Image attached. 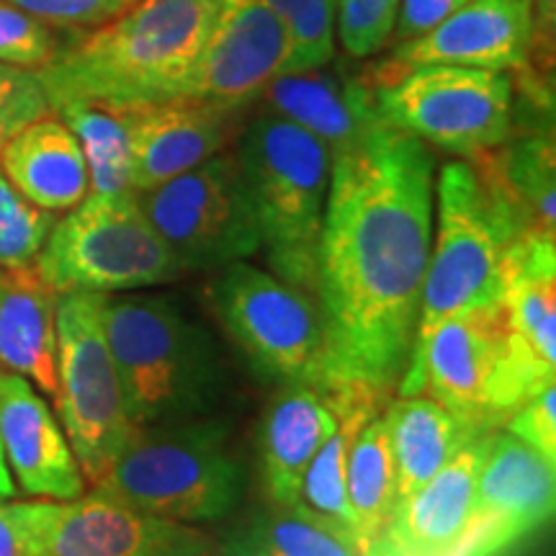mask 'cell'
Masks as SVG:
<instances>
[{
  "mask_svg": "<svg viewBox=\"0 0 556 556\" xmlns=\"http://www.w3.org/2000/svg\"><path fill=\"white\" fill-rule=\"evenodd\" d=\"M58 299L37 266L0 268V368L58 394Z\"/></svg>",
  "mask_w": 556,
  "mask_h": 556,
  "instance_id": "cb8c5ba5",
  "label": "cell"
},
{
  "mask_svg": "<svg viewBox=\"0 0 556 556\" xmlns=\"http://www.w3.org/2000/svg\"><path fill=\"white\" fill-rule=\"evenodd\" d=\"M510 222L518 240L556 242V163L552 135L507 139L495 150L469 157Z\"/></svg>",
  "mask_w": 556,
  "mask_h": 556,
  "instance_id": "603a6c76",
  "label": "cell"
},
{
  "mask_svg": "<svg viewBox=\"0 0 556 556\" xmlns=\"http://www.w3.org/2000/svg\"><path fill=\"white\" fill-rule=\"evenodd\" d=\"M507 356L503 299L456 312L430 332L420 356L409 361L397 394H426L469 435L500 430L497 389Z\"/></svg>",
  "mask_w": 556,
  "mask_h": 556,
  "instance_id": "7c38bea8",
  "label": "cell"
},
{
  "mask_svg": "<svg viewBox=\"0 0 556 556\" xmlns=\"http://www.w3.org/2000/svg\"><path fill=\"white\" fill-rule=\"evenodd\" d=\"M490 433L471 438L443 469L402 500L368 556H458L475 528L477 477Z\"/></svg>",
  "mask_w": 556,
  "mask_h": 556,
  "instance_id": "ac0fdd59",
  "label": "cell"
},
{
  "mask_svg": "<svg viewBox=\"0 0 556 556\" xmlns=\"http://www.w3.org/2000/svg\"><path fill=\"white\" fill-rule=\"evenodd\" d=\"M503 304L507 356L497 389L500 428L507 417L556 381V245L518 240L507 250Z\"/></svg>",
  "mask_w": 556,
  "mask_h": 556,
  "instance_id": "5bb4252c",
  "label": "cell"
},
{
  "mask_svg": "<svg viewBox=\"0 0 556 556\" xmlns=\"http://www.w3.org/2000/svg\"><path fill=\"white\" fill-rule=\"evenodd\" d=\"M197 556H225V554H222V552H219L217 541H214V544H212V546H206V548H204V552H199Z\"/></svg>",
  "mask_w": 556,
  "mask_h": 556,
  "instance_id": "ab89813d",
  "label": "cell"
},
{
  "mask_svg": "<svg viewBox=\"0 0 556 556\" xmlns=\"http://www.w3.org/2000/svg\"><path fill=\"white\" fill-rule=\"evenodd\" d=\"M225 556H366L353 533L325 523L304 507L270 505L217 541Z\"/></svg>",
  "mask_w": 556,
  "mask_h": 556,
  "instance_id": "4316f807",
  "label": "cell"
},
{
  "mask_svg": "<svg viewBox=\"0 0 556 556\" xmlns=\"http://www.w3.org/2000/svg\"><path fill=\"white\" fill-rule=\"evenodd\" d=\"M37 270L58 294H116L163 287L186 274L139 206L137 193H88L54 222Z\"/></svg>",
  "mask_w": 556,
  "mask_h": 556,
  "instance_id": "52a82bcc",
  "label": "cell"
},
{
  "mask_svg": "<svg viewBox=\"0 0 556 556\" xmlns=\"http://www.w3.org/2000/svg\"><path fill=\"white\" fill-rule=\"evenodd\" d=\"M238 155L268 266L317 296L319 235L332 155L307 129L263 111L240 131Z\"/></svg>",
  "mask_w": 556,
  "mask_h": 556,
  "instance_id": "277c9868",
  "label": "cell"
},
{
  "mask_svg": "<svg viewBox=\"0 0 556 556\" xmlns=\"http://www.w3.org/2000/svg\"><path fill=\"white\" fill-rule=\"evenodd\" d=\"M18 486L13 482L9 464H5V454L3 446H0V500H16Z\"/></svg>",
  "mask_w": 556,
  "mask_h": 556,
  "instance_id": "f35d334b",
  "label": "cell"
},
{
  "mask_svg": "<svg viewBox=\"0 0 556 556\" xmlns=\"http://www.w3.org/2000/svg\"><path fill=\"white\" fill-rule=\"evenodd\" d=\"M258 99L263 111L294 122L325 142L330 155L353 148L384 122L379 116L371 78L351 75L332 62L304 73L281 75L268 83Z\"/></svg>",
  "mask_w": 556,
  "mask_h": 556,
  "instance_id": "44dd1931",
  "label": "cell"
},
{
  "mask_svg": "<svg viewBox=\"0 0 556 556\" xmlns=\"http://www.w3.org/2000/svg\"><path fill=\"white\" fill-rule=\"evenodd\" d=\"M93 490L150 516L199 526L235 510L245 467L229 448L227 426L197 417L137 428Z\"/></svg>",
  "mask_w": 556,
  "mask_h": 556,
  "instance_id": "5b68a950",
  "label": "cell"
},
{
  "mask_svg": "<svg viewBox=\"0 0 556 556\" xmlns=\"http://www.w3.org/2000/svg\"><path fill=\"white\" fill-rule=\"evenodd\" d=\"M0 556H37L26 503L0 500Z\"/></svg>",
  "mask_w": 556,
  "mask_h": 556,
  "instance_id": "74e56055",
  "label": "cell"
},
{
  "mask_svg": "<svg viewBox=\"0 0 556 556\" xmlns=\"http://www.w3.org/2000/svg\"><path fill=\"white\" fill-rule=\"evenodd\" d=\"M54 222V212L31 204L0 170V268L34 266Z\"/></svg>",
  "mask_w": 556,
  "mask_h": 556,
  "instance_id": "4dcf8cb0",
  "label": "cell"
},
{
  "mask_svg": "<svg viewBox=\"0 0 556 556\" xmlns=\"http://www.w3.org/2000/svg\"><path fill=\"white\" fill-rule=\"evenodd\" d=\"M379 116L464 160L513 137V78L500 70L426 65L374 86Z\"/></svg>",
  "mask_w": 556,
  "mask_h": 556,
  "instance_id": "30bf717a",
  "label": "cell"
},
{
  "mask_svg": "<svg viewBox=\"0 0 556 556\" xmlns=\"http://www.w3.org/2000/svg\"><path fill=\"white\" fill-rule=\"evenodd\" d=\"M137 199L186 274L217 270L261 250L258 219L235 150H222Z\"/></svg>",
  "mask_w": 556,
  "mask_h": 556,
  "instance_id": "8fae6325",
  "label": "cell"
},
{
  "mask_svg": "<svg viewBox=\"0 0 556 556\" xmlns=\"http://www.w3.org/2000/svg\"><path fill=\"white\" fill-rule=\"evenodd\" d=\"M37 556H197L214 544L197 526L176 523L103 495L26 500Z\"/></svg>",
  "mask_w": 556,
  "mask_h": 556,
  "instance_id": "4fadbf2b",
  "label": "cell"
},
{
  "mask_svg": "<svg viewBox=\"0 0 556 556\" xmlns=\"http://www.w3.org/2000/svg\"><path fill=\"white\" fill-rule=\"evenodd\" d=\"M58 47L50 26L0 0V62L39 70L54 58Z\"/></svg>",
  "mask_w": 556,
  "mask_h": 556,
  "instance_id": "836d02e7",
  "label": "cell"
},
{
  "mask_svg": "<svg viewBox=\"0 0 556 556\" xmlns=\"http://www.w3.org/2000/svg\"><path fill=\"white\" fill-rule=\"evenodd\" d=\"M287 29L266 0H219L189 96L250 106L287 73Z\"/></svg>",
  "mask_w": 556,
  "mask_h": 556,
  "instance_id": "e0dca14e",
  "label": "cell"
},
{
  "mask_svg": "<svg viewBox=\"0 0 556 556\" xmlns=\"http://www.w3.org/2000/svg\"><path fill=\"white\" fill-rule=\"evenodd\" d=\"M467 3L469 0H402L392 39L400 45V41L420 37Z\"/></svg>",
  "mask_w": 556,
  "mask_h": 556,
  "instance_id": "8d00e7d4",
  "label": "cell"
},
{
  "mask_svg": "<svg viewBox=\"0 0 556 556\" xmlns=\"http://www.w3.org/2000/svg\"><path fill=\"white\" fill-rule=\"evenodd\" d=\"M556 462L507 430H492L477 477V546H495L531 531L554 513Z\"/></svg>",
  "mask_w": 556,
  "mask_h": 556,
  "instance_id": "ffe728a7",
  "label": "cell"
},
{
  "mask_svg": "<svg viewBox=\"0 0 556 556\" xmlns=\"http://www.w3.org/2000/svg\"><path fill=\"white\" fill-rule=\"evenodd\" d=\"M402 0H336V39L353 60H366L392 41Z\"/></svg>",
  "mask_w": 556,
  "mask_h": 556,
  "instance_id": "1f68e13d",
  "label": "cell"
},
{
  "mask_svg": "<svg viewBox=\"0 0 556 556\" xmlns=\"http://www.w3.org/2000/svg\"><path fill=\"white\" fill-rule=\"evenodd\" d=\"M52 114L37 70L0 62V148L29 124Z\"/></svg>",
  "mask_w": 556,
  "mask_h": 556,
  "instance_id": "d6a6232c",
  "label": "cell"
},
{
  "mask_svg": "<svg viewBox=\"0 0 556 556\" xmlns=\"http://www.w3.org/2000/svg\"><path fill=\"white\" fill-rule=\"evenodd\" d=\"M106 294L70 291L58 299L54 409L83 477L93 486L135 435L103 332Z\"/></svg>",
  "mask_w": 556,
  "mask_h": 556,
  "instance_id": "9c48e42d",
  "label": "cell"
},
{
  "mask_svg": "<svg viewBox=\"0 0 556 556\" xmlns=\"http://www.w3.org/2000/svg\"><path fill=\"white\" fill-rule=\"evenodd\" d=\"M103 332L135 428L212 413L225 371L214 340L165 296H106Z\"/></svg>",
  "mask_w": 556,
  "mask_h": 556,
  "instance_id": "3957f363",
  "label": "cell"
},
{
  "mask_svg": "<svg viewBox=\"0 0 556 556\" xmlns=\"http://www.w3.org/2000/svg\"><path fill=\"white\" fill-rule=\"evenodd\" d=\"M0 170L31 204L70 212L90 193L80 142L60 116L29 124L0 148Z\"/></svg>",
  "mask_w": 556,
  "mask_h": 556,
  "instance_id": "d4e9b609",
  "label": "cell"
},
{
  "mask_svg": "<svg viewBox=\"0 0 556 556\" xmlns=\"http://www.w3.org/2000/svg\"><path fill=\"white\" fill-rule=\"evenodd\" d=\"M556 389L554 384L541 389L531 400H526L516 413L507 417L505 430L513 433L528 446L541 451L546 458L556 462V409H554Z\"/></svg>",
  "mask_w": 556,
  "mask_h": 556,
  "instance_id": "d590c367",
  "label": "cell"
},
{
  "mask_svg": "<svg viewBox=\"0 0 556 556\" xmlns=\"http://www.w3.org/2000/svg\"><path fill=\"white\" fill-rule=\"evenodd\" d=\"M338 428V415L317 387L283 384L261 422V475L270 505L294 507L312 458Z\"/></svg>",
  "mask_w": 556,
  "mask_h": 556,
  "instance_id": "7402d4cb",
  "label": "cell"
},
{
  "mask_svg": "<svg viewBox=\"0 0 556 556\" xmlns=\"http://www.w3.org/2000/svg\"><path fill=\"white\" fill-rule=\"evenodd\" d=\"M0 446L13 482L31 500H75L86 492L78 458L39 389L0 368Z\"/></svg>",
  "mask_w": 556,
  "mask_h": 556,
  "instance_id": "d6986e66",
  "label": "cell"
},
{
  "mask_svg": "<svg viewBox=\"0 0 556 556\" xmlns=\"http://www.w3.org/2000/svg\"><path fill=\"white\" fill-rule=\"evenodd\" d=\"M433 191L438 197L435 245H430L409 361L420 356L430 332L443 319L503 299L505 258L516 242L510 222L469 160L443 165Z\"/></svg>",
  "mask_w": 556,
  "mask_h": 556,
  "instance_id": "8992f818",
  "label": "cell"
},
{
  "mask_svg": "<svg viewBox=\"0 0 556 556\" xmlns=\"http://www.w3.org/2000/svg\"><path fill=\"white\" fill-rule=\"evenodd\" d=\"M245 109L193 96L119 109L129 137L131 191L157 189L227 150Z\"/></svg>",
  "mask_w": 556,
  "mask_h": 556,
  "instance_id": "2e32d148",
  "label": "cell"
},
{
  "mask_svg": "<svg viewBox=\"0 0 556 556\" xmlns=\"http://www.w3.org/2000/svg\"><path fill=\"white\" fill-rule=\"evenodd\" d=\"M80 142L88 165L90 193H135L127 124L119 109L90 101H62L52 106Z\"/></svg>",
  "mask_w": 556,
  "mask_h": 556,
  "instance_id": "f1b7e54d",
  "label": "cell"
},
{
  "mask_svg": "<svg viewBox=\"0 0 556 556\" xmlns=\"http://www.w3.org/2000/svg\"><path fill=\"white\" fill-rule=\"evenodd\" d=\"M16 9L39 18L41 24L93 29L106 24L135 0H9Z\"/></svg>",
  "mask_w": 556,
  "mask_h": 556,
  "instance_id": "e575fe53",
  "label": "cell"
},
{
  "mask_svg": "<svg viewBox=\"0 0 556 556\" xmlns=\"http://www.w3.org/2000/svg\"><path fill=\"white\" fill-rule=\"evenodd\" d=\"M289 39L287 73H304L336 60V0H266Z\"/></svg>",
  "mask_w": 556,
  "mask_h": 556,
  "instance_id": "f546056e",
  "label": "cell"
},
{
  "mask_svg": "<svg viewBox=\"0 0 556 556\" xmlns=\"http://www.w3.org/2000/svg\"><path fill=\"white\" fill-rule=\"evenodd\" d=\"M433 170L428 144L387 122L332 155L317 261L323 394L384 402L405 377L433 245Z\"/></svg>",
  "mask_w": 556,
  "mask_h": 556,
  "instance_id": "6da1fadb",
  "label": "cell"
},
{
  "mask_svg": "<svg viewBox=\"0 0 556 556\" xmlns=\"http://www.w3.org/2000/svg\"><path fill=\"white\" fill-rule=\"evenodd\" d=\"M208 307L261 377L281 384L325 379V319L317 296L248 261L214 270Z\"/></svg>",
  "mask_w": 556,
  "mask_h": 556,
  "instance_id": "ba28073f",
  "label": "cell"
},
{
  "mask_svg": "<svg viewBox=\"0 0 556 556\" xmlns=\"http://www.w3.org/2000/svg\"><path fill=\"white\" fill-rule=\"evenodd\" d=\"M384 417L400 503L413 495L438 469H443L471 438L458 422L426 394L389 402Z\"/></svg>",
  "mask_w": 556,
  "mask_h": 556,
  "instance_id": "484cf974",
  "label": "cell"
},
{
  "mask_svg": "<svg viewBox=\"0 0 556 556\" xmlns=\"http://www.w3.org/2000/svg\"><path fill=\"white\" fill-rule=\"evenodd\" d=\"M219 0H135L37 70L50 106L129 109L189 96Z\"/></svg>",
  "mask_w": 556,
  "mask_h": 556,
  "instance_id": "7a4b0ae2",
  "label": "cell"
},
{
  "mask_svg": "<svg viewBox=\"0 0 556 556\" xmlns=\"http://www.w3.org/2000/svg\"><path fill=\"white\" fill-rule=\"evenodd\" d=\"M348 500L368 556V548L377 544L400 505L397 471L381 415L361 428L348 454Z\"/></svg>",
  "mask_w": 556,
  "mask_h": 556,
  "instance_id": "83f0119b",
  "label": "cell"
},
{
  "mask_svg": "<svg viewBox=\"0 0 556 556\" xmlns=\"http://www.w3.org/2000/svg\"><path fill=\"white\" fill-rule=\"evenodd\" d=\"M533 45V0H469L433 29L400 41L371 70L374 86L400 78L415 67L458 65L482 70H520Z\"/></svg>",
  "mask_w": 556,
  "mask_h": 556,
  "instance_id": "9a60e30c",
  "label": "cell"
}]
</instances>
